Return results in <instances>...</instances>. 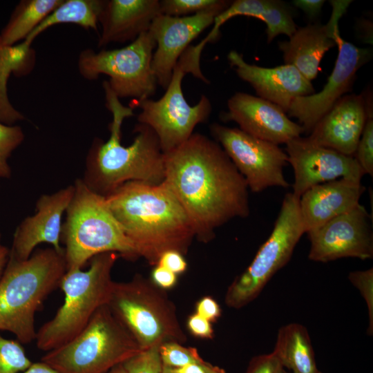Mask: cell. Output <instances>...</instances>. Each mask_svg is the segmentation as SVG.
Returning <instances> with one entry per match:
<instances>
[{
    "instance_id": "7dc6e473",
    "label": "cell",
    "mask_w": 373,
    "mask_h": 373,
    "mask_svg": "<svg viewBox=\"0 0 373 373\" xmlns=\"http://www.w3.org/2000/svg\"><path fill=\"white\" fill-rule=\"evenodd\" d=\"M280 373H287V372L283 369Z\"/></svg>"
},
{
    "instance_id": "ac0fdd59",
    "label": "cell",
    "mask_w": 373,
    "mask_h": 373,
    "mask_svg": "<svg viewBox=\"0 0 373 373\" xmlns=\"http://www.w3.org/2000/svg\"><path fill=\"white\" fill-rule=\"evenodd\" d=\"M73 193V185H69L39 198L35 213L23 219L15 230L10 258L26 260L41 243H48L57 251L64 253L61 246V219Z\"/></svg>"
},
{
    "instance_id": "ffe728a7",
    "label": "cell",
    "mask_w": 373,
    "mask_h": 373,
    "mask_svg": "<svg viewBox=\"0 0 373 373\" xmlns=\"http://www.w3.org/2000/svg\"><path fill=\"white\" fill-rule=\"evenodd\" d=\"M227 58L237 75L248 82L259 97L278 106L286 113L295 98L315 93L312 82L291 65L265 68L250 64L235 50L230 51Z\"/></svg>"
},
{
    "instance_id": "3957f363",
    "label": "cell",
    "mask_w": 373,
    "mask_h": 373,
    "mask_svg": "<svg viewBox=\"0 0 373 373\" xmlns=\"http://www.w3.org/2000/svg\"><path fill=\"white\" fill-rule=\"evenodd\" d=\"M106 106L113 116L109 124L110 137L104 141L95 138L86 157L83 182L92 191L106 197L126 182L132 181L160 184L164 179V155L155 132L138 123L133 142L121 143L122 125L133 115V108L125 106L103 82Z\"/></svg>"
},
{
    "instance_id": "7a4b0ae2",
    "label": "cell",
    "mask_w": 373,
    "mask_h": 373,
    "mask_svg": "<svg viewBox=\"0 0 373 373\" xmlns=\"http://www.w3.org/2000/svg\"><path fill=\"white\" fill-rule=\"evenodd\" d=\"M105 198L138 256L151 263L166 251H186L195 236L185 211L163 182H128Z\"/></svg>"
},
{
    "instance_id": "f546056e",
    "label": "cell",
    "mask_w": 373,
    "mask_h": 373,
    "mask_svg": "<svg viewBox=\"0 0 373 373\" xmlns=\"http://www.w3.org/2000/svg\"><path fill=\"white\" fill-rule=\"evenodd\" d=\"M32 363L21 343L5 338L0 334V373H21Z\"/></svg>"
},
{
    "instance_id": "f1b7e54d",
    "label": "cell",
    "mask_w": 373,
    "mask_h": 373,
    "mask_svg": "<svg viewBox=\"0 0 373 373\" xmlns=\"http://www.w3.org/2000/svg\"><path fill=\"white\" fill-rule=\"evenodd\" d=\"M231 3L224 0H162L160 9L162 15L187 17L216 8L226 9Z\"/></svg>"
},
{
    "instance_id": "bcb514c9",
    "label": "cell",
    "mask_w": 373,
    "mask_h": 373,
    "mask_svg": "<svg viewBox=\"0 0 373 373\" xmlns=\"http://www.w3.org/2000/svg\"><path fill=\"white\" fill-rule=\"evenodd\" d=\"M161 373H174L172 370V368L163 365L162 371Z\"/></svg>"
},
{
    "instance_id": "681fc988",
    "label": "cell",
    "mask_w": 373,
    "mask_h": 373,
    "mask_svg": "<svg viewBox=\"0 0 373 373\" xmlns=\"http://www.w3.org/2000/svg\"><path fill=\"white\" fill-rule=\"evenodd\" d=\"M0 240H1V233H0Z\"/></svg>"
},
{
    "instance_id": "484cf974",
    "label": "cell",
    "mask_w": 373,
    "mask_h": 373,
    "mask_svg": "<svg viewBox=\"0 0 373 373\" xmlns=\"http://www.w3.org/2000/svg\"><path fill=\"white\" fill-rule=\"evenodd\" d=\"M104 0H63L23 41L28 46L41 33L60 23H74L97 31Z\"/></svg>"
},
{
    "instance_id": "f6af8a7d",
    "label": "cell",
    "mask_w": 373,
    "mask_h": 373,
    "mask_svg": "<svg viewBox=\"0 0 373 373\" xmlns=\"http://www.w3.org/2000/svg\"><path fill=\"white\" fill-rule=\"evenodd\" d=\"M106 373H125L124 367L122 364L117 365L106 372Z\"/></svg>"
},
{
    "instance_id": "74e56055",
    "label": "cell",
    "mask_w": 373,
    "mask_h": 373,
    "mask_svg": "<svg viewBox=\"0 0 373 373\" xmlns=\"http://www.w3.org/2000/svg\"><path fill=\"white\" fill-rule=\"evenodd\" d=\"M188 327L195 336L211 338L213 336V329L209 321L195 314L188 320Z\"/></svg>"
},
{
    "instance_id": "8fae6325",
    "label": "cell",
    "mask_w": 373,
    "mask_h": 373,
    "mask_svg": "<svg viewBox=\"0 0 373 373\" xmlns=\"http://www.w3.org/2000/svg\"><path fill=\"white\" fill-rule=\"evenodd\" d=\"M107 305L142 350L182 337L169 303L139 277L114 282Z\"/></svg>"
},
{
    "instance_id": "277c9868",
    "label": "cell",
    "mask_w": 373,
    "mask_h": 373,
    "mask_svg": "<svg viewBox=\"0 0 373 373\" xmlns=\"http://www.w3.org/2000/svg\"><path fill=\"white\" fill-rule=\"evenodd\" d=\"M66 271L64 253L37 249L26 260L10 258L0 279V331L21 344L35 340V318Z\"/></svg>"
},
{
    "instance_id": "60d3db41",
    "label": "cell",
    "mask_w": 373,
    "mask_h": 373,
    "mask_svg": "<svg viewBox=\"0 0 373 373\" xmlns=\"http://www.w3.org/2000/svg\"><path fill=\"white\" fill-rule=\"evenodd\" d=\"M174 373H227L218 366L213 365L204 361L201 363L189 364L180 368H172Z\"/></svg>"
},
{
    "instance_id": "d590c367",
    "label": "cell",
    "mask_w": 373,
    "mask_h": 373,
    "mask_svg": "<svg viewBox=\"0 0 373 373\" xmlns=\"http://www.w3.org/2000/svg\"><path fill=\"white\" fill-rule=\"evenodd\" d=\"M284 369L274 352L254 357L246 373H280Z\"/></svg>"
},
{
    "instance_id": "d6986e66",
    "label": "cell",
    "mask_w": 373,
    "mask_h": 373,
    "mask_svg": "<svg viewBox=\"0 0 373 373\" xmlns=\"http://www.w3.org/2000/svg\"><path fill=\"white\" fill-rule=\"evenodd\" d=\"M370 116L372 109L364 95H345L317 122L307 138L316 145L354 156Z\"/></svg>"
},
{
    "instance_id": "e0dca14e",
    "label": "cell",
    "mask_w": 373,
    "mask_h": 373,
    "mask_svg": "<svg viewBox=\"0 0 373 373\" xmlns=\"http://www.w3.org/2000/svg\"><path fill=\"white\" fill-rule=\"evenodd\" d=\"M227 107L228 111L221 114L222 120L233 121L244 132L278 145L304 132L281 108L259 97L237 92L228 99Z\"/></svg>"
},
{
    "instance_id": "83f0119b",
    "label": "cell",
    "mask_w": 373,
    "mask_h": 373,
    "mask_svg": "<svg viewBox=\"0 0 373 373\" xmlns=\"http://www.w3.org/2000/svg\"><path fill=\"white\" fill-rule=\"evenodd\" d=\"M63 0H22L15 8L0 35L4 46L14 44L26 37Z\"/></svg>"
},
{
    "instance_id": "4dcf8cb0",
    "label": "cell",
    "mask_w": 373,
    "mask_h": 373,
    "mask_svg": "<svg viewBox=\"0 0 373 373\" xmlns=\"http://www.w3.org/2000/svg\"><path fill=\"white\" fill-rule=\"evenodd\" d=\"M23 139L24 134L20 126L7 125L0 121V178H9L11 176L8 160Z\"/></svg>"
},
{
    "instance_id": "d4e9b609",
    "label": "cell",
    "mask_w": 373,
    "mask_h": 373,
    "mask_svg": "<svg viewBox=\"0 0 373 373\" xmlns=\"http://www.w3.org/2000/svg\"><path fill=\"white\" fill-rule=\"evenodd\" d=\"M283 367L293 373H317L314 352L307 329L289 323L279 329L274 351Z\"/></svg>"
},
{
    "instance_id": "7402d4cb",
    "label": "cell",
    "mask_w": 373,
    "mask_h": 373,
    "mask_svg": "<svg viewBox=\"0 0 373 373\" xmlns=\"http://www.w3.org/2000/svg\"><path fill=\"white\" fill-rule=\"evenodd\" d=\"M365 187L361 181L341 178L312 186L300 198L305 233L350 211L359 203Z\"/></svg>"
},
{
    "instance_id": "836d02e7",
    "label": "cell",
    "mask_w": 373,
    "mask_h": 373,
    "mask_svg": "<svg viewBox=\"0 0 373 373\" xmlns=\"http://www.w3.org/2000/svg\"><path fill=\"white\" fill-rule=\"evenodd\" d=\"M354 157L365 174L373 175V117L367 118Z\"/></svg>"
},
{
    "instance_id": "6da1fadb",
    "label": "cell",
    "mask_w": 373,
    "mask_h": 373,
    "mask_svg": "<svg viewBox=\"0 0 373 373\" xmlns=\"http://www.w3.org/2000/svg\"><path fill=\"white\" fill-rule=\"evenodd\" d=\"M164 155L163 182L185 211L195 236L209 241L216 228L249 215L246 181L217 142L193 133Z\"/></svg>"
},
{
    "instance_id": "b9f144b4",
    "label": "cell",
    "mask_w": 373,
    "mask_h": 373,
    "mask_svg": "<svg viewBox=\"0 0 373 373\" xmlns=\"http://www.w3.org/2000/svg\"><path fill=\"white\" fill-rule=\"evenodd\" d=\"M293 4L305 12L309 19L317 17L325 3L323 0H294Z\"/></svg>"
},
{
    "instance_id": "8d00e7d4",
    "label": "cell",
    "mask_w": 373,
    "mask_h": 373,
    "mask_svg": "<svg viewBox=\"0 0 373 373\" xmlns=\"http://www.w3.org/2000/svg\"><path fill=\"white\" fill-rule=\"evenodd\" d=\"M157 264L176 275L184 272L187 267L182 253L176 250H168L162 253Z\"/></svg>"
},
{
    "instance_id": "44dd1931",
    "label": "cell",
    "mask_w": 373,
    "mask_h": 373,
    "mask_svg": "<svg viewBox=\"0 0 373 373\" xmlns=\"http://www.w3.org/2000/svg\"><path fill=\"white\" fill-rule=\"evenodd\" d=\"M352 1H332V12L325 24H309L296 28L289 40L279 43L285 64L294 66L307 80L315 79L326 52L336 46L338 21Z\"/></svg>"
},
{
    "instance_id": "e575fe53",
    "label": "cell",
    "mask_w": 373,
    "mask_h": 373,
    "mask_svg": "<svg viewBox=\"0 0 373 373\" xmlns=\"http://www.w3.org/2000/svg\"><path fill=\"white\" fill-rule=\"evenodd\" d=\"M350 281L360 291L365 299L368 309V334L373 332V269L352 271L348 275Z\"/></svg>"
},
{
    "instance_id": "7bdbcfd3",
    "label": "cell",
    "mask_w": 373,
    "mask_h": 373,
    "mask_svg": "<svg viewBox=\"0 0 373 373\" xmlns=\"http://www.w3.org/2000/svg\"><path fill=\"white\" fill-rule=\"evenodd\" d=\"M21 373H59L47 363L40 361L32 363L25 371Z\"/></svg>"
},
{
    "instance_id": "5b68a950",
    "label": "cell",
    "mask_w": 373,
    "mask_h": 373,
    "mask_svg": "<svg viewBox=\"0 0 373 373\" xmlns=\"http://www.w3.org/2000/svg\"><path fill=\"white\" fill-rule=\"evenodd\" d=\"M73 186L61 233L66 271L82 269L94 256L106 252L129 259L137 257L105 197L89 189L82 179H77Z\"/></svg>"
},
{
    "instance_id": "4316f807",
    "label": "cell",
    "mask_w": 373,
    "mask_h": 373,
    "mask_svg": "<svg viewBox=\"0 0 373 373\" xmlns=\"http://www.w3.org/2000/svg\"><path fill=\"white\" fill-rule=\"evenodd\" d=\"M30 46L24 41L17 46H4L0 41V121L12 125L23 119V115L11 104L7 83L12 73H25L30 68Z\"/></svg>"
},
{
    "instance_id": "5bb4252c",
    "label": "cell",
    "mask_w": 373,
    "mask_h": 373,
    "mask_svg": "<svg viewBox=\"0 0 373 373\" xmlns=\"http://www.w3.org/2000/svg\"><path fill=\"white\" fill-rule=\"evenodd\" d=\"M334 39L338 53L334 68L323 88L318 93L295 98L287 112L296 118L304 132L310 133L317 122L352 88L359 68L371 57L368 49L360 48L344 40L339 30Z\"/></svg>"
},
{
    "instance_id": "cb8c5ba5",
    "label": "cell",
    "mask_w": 373,
    "mask_h": 373,
    "mask_svg": "<svg viewBox=\"0 0 373 373\" xmlns=\"http://www.w3.org/2000/svg\"><path fill=\"white\" fill-rule=\"evenodd\" d=\"M236 16L251 17L264 21L267 26V41L279 35L290 37L296 30V24L291 12L283 1L278 0H236L214 19L213 26L201 42L215 41L219 37L220 28L229 19Z\"/></svg>"
},
{
    "instance_id": "4fadbf2b",
    "label": "cell",
    "mask_w": 373,
    "mask_h": 373,
    "mask_svg": "<svg viewBox=\"0 0 373 373\" xmlns=\"http://www.w3.org/2000/svg\"><path fill=\"white\" fill-rule=\"evenodd\" d=\"M370 215L358 204L350 211L307 232L309 260L327 262L342 258L361 260L373 257Z\"/></svg>"
},
{
    "instance_id": "ee69618b",
    "label": "cell",
    "mask_w": 373,
    "mask_h": 373,
    "mask_svg": "<svg viewBox=\"0 0 373 373\" xmlns=\"http://www.w3.org/2000/svg\"><path fill=\"white\" fill-rule=\"evenodd\" d=\"M9 256L10 249L6 247L0 245V279L8 262Z\"/></svg>"
},
{
    "instance_id": "8992f818",
    "label": "cell",
    "mask_w": 373,
    "mask_h": 373,
    "mask_svg": "<svg viewBox=\"0 0 373 373\" xmlns=\"http://www.w3.org/2000/svg\"><path fill=\"white\" fill-rule=\"evenodd\" d=\"M117 257L114 252L100 254L89 261L88 269L66 271L59 284L64 303L54 317L37 331L35 341L39 350L47 352L70 341L107 305L114 283L111 271Z\"/></svg>"
},
{
    "instance_id": "52a82bcc",
    "label": "cell",
    "mask_w": 373,
    "mask_h": 373,
    "mask_svg": "<svg viewBox=\"0 0 373 373\" xmlns=\"http://www.w3.org/2000/svg\"><path fill=\"white\" fill-rule=\"evenodd\" d=\"M142 350L107 305L85 328L41 358L59 373H106Z\"/></svg>"
},
{
    "instance_id": "c3c4849f",
    "label": "cell",
    "mask_w": 373,
    "mask_h": 373,
    "mask_svg": "<svg viewBox=\"0 0 373 373\" xmlns=\"http://www.w3.org/2000/svg\"><path fill=\"white\" fill-rule=\"evenodd\" d=\"M317 373H322L321 372L318 371Z\"/></svg>"
},
{
    "instance_id": "9c48e42d",
    "label": "cell",
    "mask_w": 373,
    "mask_h": 373,
    "mask_svg": "<svg viewBox=\"0 0 373 373\" xmlns=\"http://www.w3.org/2000/svg\"><path fill=\"white\" fill-rule=\"evenodd\" d=\"M155 47V41L147 31L121 48L99 52L85 49L78 57V70L90 81L100 75H108L109 87L119 99H149L157 86L151 68Z\"/></svg>"
},
{
    "instance_id": "603a6c76",
    "label": "cell",
    "mask_w": 373,
    "mask_h": 373,
    "mask_svg": "<svg viewBox=\"0 0 373 373\" xmlns=\"http://www.w3.org/2000/svg\"><path fill=\"white\" fill-rule=\"evenodd\" d=\"M160 14L158 0H104L99 19L102 31L98 46L133 41L149 31Z\"/></svg>"
},
{
    "instance_id": "2e32d148",
    "label": "cell",
    "mask_w": 373,
    "mask_h": 373,
    "mask_svg": "<svg viewBox=\"0 0 373 373\" xmlns=\"http://www.w3.org/2000/svg\"><path fill=\"white\" fill-rule=\"evenodd\" d=\"M224 10L216 8L187 17L160 14L153 19L149 32L156 43L151 68L157 85L166 88L182 54Z\"/></svg>"
},
{
    "instance_id": "d6a6232c",
    "label": "cell",
    "mask_w": 373,
    "mask_h": 373,
    "mask_svg": "<svg viewBox=\"0 0 373 373\" xmlns=\"http://www.w3.org/2000/svg\"><path fill=\"white\" fill-rule=\"evenodd\" d=\"M160 345L142 350L122 363L125 373H161L163 364Z\"/></svg>"
},
{
    "instance_id": "ab89813d",
    "label": "cell",
    "mask_w": 373,
    "mask_h": 373,
    "mask_svg": "<svg viewBox=\"0 0 373 373\" xmlns=\"http://www.w3.org/2000/svg\"><path fill=\"white\" fill-rule=\"evenodd\" d=\"M153 282L159 287L168 289L176 283L177 276L167 269L157 265L152 271Z\"/></svg>"
},
{
    "instance_id": "9a60e30c",
    "label": "cell",
    "mask_w": 373,
    "mask_h": 373,
    "mask_svg": "<svg viewBox=\"0 0 373 373\" xmlns=\"http://www.w3.org/2000/svg\"><path fill=\"white\" fill-rule=\"evenodd\" d=\"M285 144L294 174L292 193L298 198L317 184L341 178L361 181L365 175L354 156L316 145L307 137L300 136Z\"/></svg>"
},
{
    "instance_id": "f35d334b",
    "label": "cell",
    "mask_w": 373,
    "mask_h": 373,
    "mask_svg": "<svg viewBox=\"0 0 373 373\" xmlns=\"http://www.w3.org/2000/svg\"><path fill=\"white\" fill-rule=\"evenodd\" d=\"M197 314L209 322L216 320L221 314L220 307L217 302L211 297L201 299L196 307Z\"/></svg>"
},
{
    "instance_id": "1f68e13d",
    "label": "cell",
    "mask_w": 373,
    "mask_h": 373,
    "mask_svg": "<svg viewBox=\"0 0 373 373\" xmlns=\"http://www.w3.org/2000/svg\"><path fill=\"white\" fill-rule=\"evenodd\" d=\"M160 354L163 365L173 369L204 361L195 348L184 347L175 342L162 343Z\"/></svg>"
},
{
    "instance_id": "7c38bea8",
    "label": "cell",
    "mask_w": 373,
    "mask_h": 373,
    "mask_svg": "<svg viewBox=\"0 0 373 373\" xmlns=\"http://www.w3.org/2000/svg\"><path fill=\"white\" fill-rule=\"evenodd\" d=\"M210 131L252 192L271 186L289 187L284 175L287 155L278 144L218 123L210 126Z\"/></svg>"
},
{
    "instance_id": "ba28073f",
    "label": "cell",
    "mask_w": 373,
    "mask_h": 373,
    "mask_svg": "<svg viewBox=\"0 0 373 373\" xmlns=\"http://www.w3.org/2000/svg\"><path fill=\"white\" fill-rule=\"evenodd\" d=\"M200 60V57L189 46L179 58L163 96L158 100L133 99L129 106L141 109L138 123L149 126L155 132L164 153L187 140L195 127L205 122L211 115L212 106L206 95H202L196 104L191 106L182 89L183 77L187 73L209 84L201 70Z\"/></svg>"
},
{
    "instance_id": "30bf717a",
    "label": "cell",
    "mask_w": 373,
    "mask_h": 373,
    "mask_svg": "<svg viewBox=\"0 0 373 373\" xmlns=\"http://www.w3.org/2000/svg\"><path fill=\"white\" fill-rule=\"evenodd\" d=\"M300 198L287 193L274 229L247 269L229 287L226 303L239 308L261 292L271 278L289 260L296 244L305 233L300 211Z\"/></svg>"
}]
</instances>
